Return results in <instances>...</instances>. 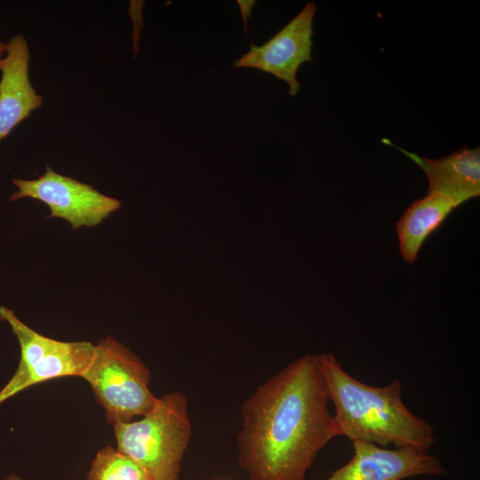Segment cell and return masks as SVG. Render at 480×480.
<instances>
[{"instance_id":"6da1fadb","label":"cell","mask_w":480,"mask_h":480,"mask_svg":"<svg viewBox=\"0 0 480 480\" xmlns=\"http://www.w3.org/2000/svg\"><path fill=\"white\" fill-rule=\"evenodd\" d=\"M316 355L260 385L242 406L239 466L249 480H305L317 453L339 436Z\"/></svg>"},{"instance_id":"7a4b0ae2","label":"cell","mask_w":480,"mask_h":480,"mask_svg":"<svg viewBox=\"0 0 480 480\" xmlns=\"http://www.w3.org/2000/svg\"><path fill=\"white\" fill-rule=\"evenodd\" d=\"M317 356L329 398L335 406L339 436L425 453L436 442L434 428L403 403L399 380L385 387L368 386L345 372L332 354Z\"/></svg>"},{"instance_id":"3957f363","label":"cell","mask_w":480,"mask_h":480,"mask_svg":"<svg viewBox=\"0 0 480 480\" xmlns=\"http://www.w3.org/2000/svg\"><path fill=\"white\" fill-rule=\"evenodd\" d=\"M116 449L140 464L152 480H180L192 426L188 400L179 391L157 397L140 420L113 425Z\"/></svg>"},{"instance_id":"277c9868","label":"cell","mask_w":480,"mask_h":480,"mask_svg":"<svg viewBox=\"0 0 480 480\" xmlns=\"http://www.w3.org/2000/svg\"><path fill=\"white\" fill-rule=\"evenodd\" d=\"M81 378L90 385L112 425L145 415L157 400L149 388L148 368L112 337L101 339L95 345Z\"/></svg>"},{"instance_id":"5b68a950","label":"cell","mask_w":480,"mask_h":480,"mask_svg":"<svg viewBox=\"0 0 480 480\" xmlns=\"http://www.w3.org/2000/svg\"><path fill=\"white\" fill-rule=\"evenodd\" d=\"M0 320L6 322L20 344V359L12 377L0 389V404L29 387L62 377H80L90 364L95 345L90 341H62L46 337L20 321L5 306Z\"/></svg>"},{"instance_id":"8992f818","label":"cell","mask_w":480,"mask_h":480,"mask_svg":"<svg viewBox=\"0 0 480 480\" xmlns=\"http://www.w3.org/2000/svg\"><path fill=\"white\" fill-rule=\"evenodd\" d=\"M17 190L10 196L36 199L50 209L46 219L60 218L73 228L95 227L119 209L121 202L101 194L92 186L64 176L46 164L45 172L36 180L13 179Z\"/></svg>"},{"instance_id":"52a82bcc","label":"cell","mask_w":480,"mask_h":480,"mask_svg":"<svg viewBox=\"0 0 480 480\" xmlns=\"http://www.w3.org/2000/svg\"><path fill=\"white\" fill-rule=\"evenodd\" d=\"M316 5L308 2L304 8L262 45L251 44L249 52L233 62L234 68H251L273 75L285 82L289 94L300 91L297 72L300 65L312 61L313 20Z\"/></svg>"},{"instance_id":"ba28073f","label":"cell","mask_w":480,"mask_h":480,"mask_svg":"<svg viewBox=\"0 0 480 480\" xmlns=\"http://www.w3.org/2000/svg\"><path fill=\"white\" fill-rule=\"evenodd\" d=\"M354 455L324 480H402L412 476L446 474L441 460L412 448L388 449L353 441Z\"/></svg>"},{"instance_id":"9c48e42d","label":"cell","mask_w":480,"mask_h":480,"mask_svg":"<svg viewBox=\"0 0 480 480\" xmlns=\"http://www.w3.org/2000/svg\"><path fill=\"white\" fill-rule=\"evenodd\" d=\"M29 60L26 38L20 34L11 37L0 71V142L43 104L29 79Z\"/></svg>"},{"instance_id":"30bf717a","label":"cell","mask_w":480,"mask_h":480,"mask_svg":"<svg viewBox=\"0 0 480 480\" xmlns=\"http://www.w3.org/2000/svg\"><path fill=\"white\" fill-rule=\"evenodd\" d=\"M419 165L428 179L427 194L436 193L458 205L480 195V148L463 146L440 159H428L409 152L384 139Z\"/></svg>"},{"instance_id":"8fae6325","label":"cell","mask_w":480,"mask_h":480,"mask_svg":"<svg viewBox=\"0 0 480 480\" xmlns=\"http://www.w3.org/2000/svg\"><path fill=\"white\" fill-rule=\"evenodd\" d=\"M459 205L436 193L414 201L396 223L399 250L403 259L414 262L426 239L435 232Z\"/></svg>"},{"instance_id":"7c38bea8","label":"cell","mask_w":480,"mask_h":480,"mask_svg":"<svg viewBox=\"0 0 480 480\" xmlns=\"http://www.w3.org/2000/svg\"><path fill=\"white\" fill-rule=\"evenodd\" d=\"M87 480H152L146 470L128 455L108 445L92 461Z\"/></svg>"},{"instance_id":"4fadbf2b","label":"cell","mask_w":480,"mask_h":480,"mask_svg":"<svg viewBox=\"0 0 480 480\" xmlns=\"http://www.w3.org/2000/svg\"><path fill=\"white\" fill-rule=\"evenodd\" d=\"M238 6L240 8V13L244 23V32H247V24L248 20L251 18L252 7L255 5V1L253 0H238Z\"/></svg>"},{"instance_id":"5bb4252c","label":"cell","mask_w":480,"mask_h":480,"mask_svg":"<svg viewBox=\"0 0 480 480\" xmlns=\"http://www.w3.org/2000/svg\"><path fill=\"white\" fill-rule=\"evenodd\" d=\"M6 53V43H4L0 40V71H1V66L3 60Z\"/></svg>"},{"instance_id":"9a60e30c","label":"cell","mask_w":480,"mask_h":480,"mask_svg":"<svg viewBox=\"0 0 480 480\" xmlns=\"http://www.w3.org/2000/svg\"><path fill=\"white\" fill-rule=\"evenodd\" d=\"M4 480H23V479L16 474H9Z\"/></svg>"}]
</instances>
